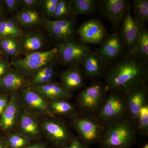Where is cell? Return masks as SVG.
<instances>
[{
  "instance_id": "6da1fadb",
  "label": "cell",
  "mask_w": 148,
  "mask_h": 148,
  "mask_svg": "<svg viewBox=\"0 0 148 148\" xmlns=\"http://www.w3.org/2000/svg\"><path fill=\"white\" fill-rule=\"evenodd\" d=\"M104 83L108 92L125 94L147 85V61L127 52L106 71Z\"/></svg>"
},
{
  "instance_id": "7a4b0ae2",
  "label": "cell",
  "mask_w": 148,
  "mask_h": 148,
  "mask_svg": "<svg viewBox=\"0 0 148 148\" xmlns=\"http://www.w3.org/2000/svg\"><path fill=\"white\" fill-rule=\"evenodd\" d=\"M137 133L127 118L105 123L98 144L100 148H130L135 145Z\"/></svg>"
},
{
  "instance_id": "3957f363",
  "label": "cell",
  "mask_w": 148,
  "mask_h": 148,
  "mask_svg": "<svg viewBox=\"0 0 148 148\" xmlns=\"http://www.w3.org/2000/svg\"><path fill=\"white\" fill-rule=\"evenodd\" d=\"M105 124L96 115L79 112L71 119V126L76 131L81 142L88 147L98 143Z\"/></svg>"
},
{
  "instance_id": "277c9868",
  "label": "cell",
  "mask_w": 148,
  "mask_h": 148,
  "mask_svg": "<svg viewBox=\"0 0 148 148\" xmlns=\"http://www.w3.org/2000/svg\"><path fill=\"white\" fill-rule=\"evenodd\" d=\"M108 91L102 83H93L79 93L76 107L82 113L96 115Z\"/></svg>"
},
{
  "instance_id": "5b68a950",
  "label": "cell",
  "mask_w": 148,
  "mask_h": 148,
  "mask_svg": "<svg viewBox=\"0 0 148 148\" xmlns=\"http://www.w3.org/2000/svg\"><path fill=\"white\" fill-rule=\"evenodd\" d=\"M57 55L58 49L55 47L45 51L29 53L24 58L14 60L12 64L16 71L22 75H29L51 64Z\"/></svg>"
},
{
  "instance_id": "8992f818",
  "label": "cell",
  "mask_w": 148,
  "mask_h": 148,
  "mask_svg": "<svg viewBox=\"0 0 148 148\" xmlns=\"http://www.w3.org/2000/svg\"><path fill=\"white\" fill-rule=\"evenodd\" d=\"M40 127L49 141L55 148L64 147L74 137L69 125L61 119H49L42 123Z\"/></svg>"
},
{
  "instance_id": "52a82bcc",
  "label": "cell",
  "mask_w": 148,
  "mask_h": 148,
  "mask_svg": "<svg viewBox=\"0 0 148 148\" xmlns=\"http://www.w3.org/2000/svg\"><path fill=\"white\" fill-rule=\"evenodd\" d=\"M56 47L60 61L64 65L70 67L80 66L92 51L90 47L74 40L59 43Z\"/></svg>"
},
{
  "instance_id": "ba28073f",
  "label": "cell",
  "mask_w": 148,
  "mask_h": 148,
  "mask_svg": "<svg viewBox=\"0 0 148 148\" xmlns=\"http://www.w3.org/2000/svg\"><path fill=\"white\" fill-rule=\"evenodd\" d=\"M96 116L104 123L126 117L124 95L116 92H110Z\"/></svg>"
},
{
  "instance_id": "9c48e42d",
  "label": "cell",
  "mask_w": 148,
  "mask_h": 148,
  "mask_svg": "<svg viewBox=\"0 0 148 148\" xmlns=\"http://www.w3.org/2000/svg\"><path fill=\"white\" fill-rule=\"evenodd\" d=\"M97 8L101 15L111 22L114 31L118 32L130 5L127 0H102L98 2Z\"/></svg>"
},
{
  "instance_id": "30bf717a",
  "label": "cell",
  "mask_w": 148,
  "mask_h": 148,
  "mask_svg": "<svg viewBox=\"0 0 148 148\" xmlns=\"http://www.w3.org/2000/svg\"><path fill=\"white\" fill-rule=\"evenodd\" d=\"M101 43L95 52L106 66L113 64L123 56L125 47L118 32L114 31Z\"/></svg>"
},
{
  "instance_id": "8fae6325",
  "label": "cell",
  "mask_w": 148,
  "mask_h": 148,
  "mask_svg": "<svg viewBox=\"0 0 148 148\" xmlns=\"http://www.w3.org/2000/svg\"><path fill=\"white\" fill-rule=\"evenodd\" d=\"M21 90L20 101L27 112L36 116L46 114L54 117L49 110L47 101L38 91L25 87Z\"/></svg>"
},
{
  "instance_id": "7c38bea8",
  "label": "cell",
  "mask_w": 148,
  "mask_h": 148,
  "mask_svg": "<svg viewBox=\"0 0 148 148\" xmlns=\"http://www.w3.org/2000/svg\"><path fill=\"white\" fill-rule=\"evenodd\" d=\"M124 95L126 118L134 126L140 110L145 104L148 103V85L137 88Z\"/></svg>"
},
{
  "instance_id": "4fadbf2b",
  "label": "cell",
  "mask_w": 148,
  "mask_h": 148,
  "mask_svg": "<svg viewBox=\"0 0 148 148\" xmlns=\"http://www.w3.org/2000/svg\"><path fill=\"white\" fill-rule=\"evenodd\" d=\"M44 25L51 35L59 43L74 40L76 33L75 17L66 20H46Z\"/></svg>"
},
{
  "instance_id": "5bb4252c",
  "label": "cell",
  "mask_w": 148,
  "mask_h": 148,
  "mask_svg": "<svg viewBox=\"0 0 148 148\" xmlns=\"http://www.w3.org/2000/svg\"><path fill=\"white\" fill-rule=\"evenodd\" d=\"M141 23L132 16L130 9L128 10L123 17L119 34L127 52L132 53L138 40Z\"/></svg>"
},
{
  "instance_id": "9a60e30c",
  "label": "cell",
  "mask_w": 148,
  "mask_h": 148,
  "mask_svg": "<svg viewBox=\"0 0 148 148\" xmlns=\"http://www.w3.org/2000/svg\"><path fill=\"white\" fill-rule=\"evenodd\" d=\"M84 44H98L106 37L105 27L98 19H91L82 24L76 31Z\"/></svg>"
},
{
  "instance_id": "2e32d148",
  "label": "cell",
  "mask_w": 148,
  "mask_h": 148,
  "mask_svg": "<svg viewBox=\"0 0 148 148\" xmlns=\"http://www.w3.org/2000/svg\"><path fill=\"white\" fill-rule=\"evenodd\" d=\"M16 125L17 133L31 140H38L40 136V128L37 117L25 111L20 113Z\"/></svg>"
},
{
  "instance_id": "e0dca14e",
  "label": "cell",
  "mask_w": 148,
  "mask_h": 148,
  "mask_svg": "<svg viewBox=\"0 0 148 148\" xmlns=\"http://www.w3.org/2000/svg\"><path fill=\"white\" fill-rule=\"evenodd\" d=\"M20 113L21 103L16 95H12L1 115L0 127L4 131H10L16 125Z\"/></svg>"
},
{
  "instance_id": "ac0fdd59",
  "label": "cell",
  "mask_w": 148,
  "mask_h": 148,
  "mask_svg": "<svg viewBox=\"0 0 148 148\" xmlns=\"http://www.w3.org/2000/svg\"><path fill=\"white\" fill-rule=\"evenodd\" d=\"M81 66L85 78L88 79H98L106 73V64L95 51H91L83 61Z\"/></svg>"
},
{
  "instance_id": "d6986e66",
  "label": "cell",
  "mask_w": 148,
  "mask_h": 148,
  "mask_svg": "<svg viewBox=\"0 0 148 148\" xmlns=\"http://www.w3.org/2000/svg\"><path fill=\"white\" fill-rule=\"evenodd\" d=\"M85 77L80 66H72L60 75V84L67 91L71 92L83 87Z\"/></svg>"
},
{
  "instance_id": "ffe728a7",
  "label": "cell",
  "mask_w": 148,
  "mask_h": 148,
  "mask_svg": "<svg viewBox=\"0 0 148 148\" xmlns=\"http://www.w3.org/2000/svg\"><path fill=\"white\" fill-rule=\"evenodd\" d=\"M32 88L38 91L48 102L69 99L73 97L71 92L67 91L61 84L57 82H51Z\"/></svg>"
},
{
  "instance_id": "44dd1931",
  "label": "cell",
  "mask_w": 148,
  "mask_h": 148,
  "mask_svg": "<svg viewBox=\"0 0 148 148\" xmlns=\"http://www.w3.org/2000/svg\"><path fill=\"white\" fill-rule=\"evenodd\" d=\"M61 99L48 102L49 109L53 116H59L71 119L79 113L76 106L69 101Z\"/></svg>"
},
{
  "instance_id": "7402d4cb",
  "label": "cell",
  "mask_w": 148,
  "mask_h": 148,
  "mask_svg": "<svg viewBox=\"0 0 148 148\" xmlns=\"http://www.w3.org/2000/svg\"><path fill=\"white\" fill-rule=\"evenodd\" d=\"M24 76L17 71H9L0 78V90L15 92L25 87Z\"/></svg>"
},
{
  "instance_id": "603a6c76",
  "label": "cell",
  "mask_w": 148,
  "mask_h": 148,
  "mask_svg": "<svg viewBox=\"0 0 148 148\" xmlns=\"http://www.w3.org/2000/svg\"><path fill=\"white\" fill-rule=\"evenodd\" d=\"M56 58L51 64L42 68L33 74L29 83L32 87L42 85L51 82L55 74Z\"/></svg>"
},
{
  "instance_id": "cb8c5ba5",
  "label": "cell",
  "mask_w": 148,
  "mask_h": 148,
  "mask_svg": "<svg viewBox=\"0 0 148 148\" xmlns=\"http://www.w3.org/2000/svg\"><path fill=\"white\" fill-rule=\"evenodd\" d=\"M131 53L148 61V30L145 25L141 24L137 42Z\"/></svg>"
},
{
  "instance_id": "d4e9b609",
  "label": "cell",
  "mask_w": 148,
  "mask_h": 148,
  "mask_svg": "<svg viewBox=\"0 0 148 148\" xmlns=\"http://www.w3.org/2000/svg\"><path fill=\"white\" fill-rule=\"evenodd\" d=\"M43 38L37 34H29L23 37L20 42V48L25 53L29 54L37 51L43 45Z\"/></svg>"
},
{
  "instance_id": "484cf974",
  "label": "cell",
  "mask_w": 148,
  "mask_h": 148,
  "mask_svg": "<svg viewBox=\"0 0 148 148\" xmlns=\"http://www.w3.org/2000/svg\"><path fill=\"white\" fill-rule=\"evenodd\" d=\"M98 1L95 0L71 1L74 15L90 14L94 13L98 6Z\"/></svg>"
},
{
  "instance_id": "4316f807",
  "label": "cell",
  "mask_w": 148,
  "mask_h": 148,
  "mask_svg": "<svg viewBox=\"0 0 148 148\" xmlns=\"http://www.w3.org/2000/svg\"><path fill=\"white\" fill-rule=\"evenodd\" d=\"M22 34L23 32L16 20L6 19L0 21V38L8 37L18 38Z\"/></svg>"
},
{
  "instance_id": "83f0119b",
  "label": "cell",
  "mask_w": 148,
  "mask_h": 148,
  "mask_svg": "<svg viewBox=\"0 0 148 148\" xmlns=\"http://www.w3.org/2000/svg\"><path fill=\"white\" fill-rule=\"evenodd\" d=\"M41 17L37 11L34 9H24L18 12L16 21L23 26H32L38 24Z\"/></svg>"
},
{
  "instance_id": "f1b7e54d",
  "label": "cell",
  "mask_w": 148,
  "mask_h": 148,
  "mask_svg": "<svg viewBox=\"0 0 148 148\" xmlns=\"http://www.w3.org/2000/svg\"><path fill=\"white\" fill-rule=\"evenodd\" d=\"M75 17L71 1L59 0L56 7L52 18L54 20H66Z\"/></svg>"
},
{
  "instance_id": "f546056e",
  "label": "cell",
  "mask_w": 148,
  "mask_h": 148,
  "mask_svg": "<svg viewBox=\"0 0 148 148\" xmlns=\"http://www.w3.org/2000/svg\"><path fill=\"white\" fill-rule=\"evenodd\" d=\"M137 134L143 136L148 135V103L141 109L134 124Z\"/></svg>"
},
{
  "instance_id": "4dcf8cb0",
  "label": "cell",
  "mask_w": 148,
  "mask_h": 148,
  "mask_svg": "<svg viewBox=\"0 0 148 148\" xmlns=\"http://www.w3.org/2000/svg\"><path fill=\"white\" fill-rule=\"evenodd\" d=\"M132 3L134 17L141 24L145 25L148 21V0H134Z\"/></svg>"
},
{
  "instance_id": "1f68e13d",
  "label": "cell",
  "mask_w": 148,
  "mask_h": 148,
  "mask_svg": "<svg viewBox=\"0 0 148 148\" xmlns=\"http://www.w3.org/2000/svg\"><path fill=\"white\" fill-rule=\"evenodd\" d=\"M7 148H25L32 144V140L19 133H12L5 140Z\"/></svg>"
},
{
  "instance_id": "d6a6232c",
  "label": "cell",
  "mask_w": 148,
  "mask_h": 148,
  "mask_svg": "<svg viewBox=\"0 0 148 148\" xmlns=\"http://www.w3.org/2000/svg\"><path fill=\"white\" fill-rule=\"evenodd\" d=\"M59 0H44L42 1L43 8L48 17L52 18L56 7Z\"/></svg>"
},
{
  "instance_id": "836d02e7",
  "label": "cell",
  "mask_w": 148,
  "mask_h": 148,
  "mask_svg": "<svg viewBox=\"0 0 148 148\" xmlns=\"http://www.w3.org/2000/svg\"><path fill=\"white\" fill-rule=\"evenodd\" d=\"M18 41L17 38L8 37L0 38V47L4 52Z\"/></svg>"
},
{
  "instance_id": "e575fe53",
  "label": "cell",
  "mask_w": 148,
  "mask_h": 148,
  "mask_svg": "<svg viewBox=\"0 0 148 148\" xmlns=\"http://www.w3.org/2000/svg\"><path fill=\"white\" fill-rule=\"evenodd\" d=\"M6 6L11 13L17 10L21 4V1L19 0H5L4 1Z\"/></svg>"
},
{
  "instance_id": "d590c367",
  "label": "cell",
  "mask_w": 148,
  "mask_h": 148,
  "mask_svg": "<svg viewBox=\"0 0 148 148\" xmlns=\"http://www.w3.org/2000/svg\"><path fill=\"white\" fill-rule=\"evenodd\" d=\"M63 148H89L80 141L77 136H74L71 142Z\"/></svg>"
},
{
  "instance_id": "8d00e7d4",
  "label": "cell",
  "mask_w": 148,
  "mask_h": 148,
  "mask_svg": "<svg viewBox=\"0 0 148 148\" xmlns=\"http://www.w3.org/2000/svg\"><path fill=\"white\" fill-rule=\"evenodd\" d=\"M10 64L6 60L0 59V78L10 71Z\"/></svg>"
},
{
  "instance_id": "74e56055",
  "label": "cell",
  "mask_w": 148,
  "mask_h": 148,
  "mask_svg": "<svg viewBox=\"0 0 148 148\" xmlns=\"http://www.w3.org/2000/svg\"><path fill=\"white\" fill-rule=\"evenodd\" d=\"M21 4L24 8L27 9H34L37 6L40 1L38 0H22L21 1Z\"/></svg>"
},
{
  "instance_id": "f35d334b",
  "label": "cell",
  "mask_w": 148,
  "mask_h": 148,
  "mask_svg": "<svg viewBox=\"0 0 148 148\" xmlns=\"http://www.w3.org/2000/svg\"><path fill=\"white\" fill-rule=\"evenodd\" d=\"M9 99L6 95H0V116L3 113L8 104Z\"/></svg>"
},
{
  "instance_id": "ab89813d",
  "label": "cell",
  "mask_w": 148,
  "mask_h": 148,
  "mask_svg": "<svg viewBox=\"0 0 148 148\" xmlns=\"http://www.w3.org/2000/svg\"><path fill=\"white\" fill-rule=\"evenodd\" d=\"M25 148H48L47 145L41 142H37L31 144Z\"/></svg>"
},
{
  "instance_id": "60d3db41",
  "label": "cell",
  "mask_w": 148,
  "mask_h": 148,
  "mask_svg": "<svg viewBox=\"0 0 148 148\" xmlns=\"http://www.w3.org/2000/svg\"><path fill=\"white\" fill-rule=\"evenodd\" d=\"M0 148H7L5 140L0 138Z\"/></svg>"
},
{
  "instance_id": "b9f144b4",
  "label": "cell",
  "mask_w": 148,
  "mask_h": 148,
  "mask_svg": "<svg viewBox=\"0 0 148 148\" xmlns=\"http://www.w3.org/2000/svg\"><path fill=\"white\" fill-rule=\"evenodd\" d=\"M2 12V6L1 3L0 2V14Z\"/></svg>"
},
{
  "instance_id": "7bdbcfd3",
  "label": "cell",
  "mask_w": 148,
  "mask_h": 148,
  "mask_svg": "<svg viewBox=\"0 0 148 148\" xmlns=\"http://www.w3.org/2000/svg\"><path fill=\"white\" fill-rule=\"evenodd\" d=\"M142 148H148V143H146Z\"/></svg>"
},
{
  "instance_id": "ee69618b",
  "label": "cell",
  "mask_w": 148,
  "mask_h": 148,
  "mask_svg": "<svg viewBox=\"0 0 148 148\" xmlns=\"http://www.w3.org/2000/svg\"><path fill=\"white\" fill-rule=\"evenodd\" d=\"M0 51H1V47H0Z\"/></svg>"
},
{
  "instance_id": "f6af8a7d",
  "label": "cell",
  "mask_w": 148,
  "mask_h": 148,
  "mask_svg": "<svg viewBox=\"0 0 148 148\" xmlns=\"http://www.w3.org/2000/svg\"><path fill=\"white\" fill-rule=\"evenodd\" d=\"M0 59H1V58H0Z\"/></svg>"
}]
</instances>
